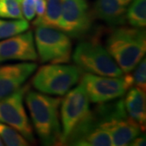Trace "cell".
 Listing matches in <instances>:
<instances>
[{
	"label": "cell",
	"instance_id": "2",
	"mask_svg": "<svg viewBox=\"0 0 146 146\" xmlns=\"http://www.w3.org/2000/svg\"><path fill=\"white\" fill-rule=\"evenodd\" d=\"M106 49L123 72H131L145 57V31L132 26L115 27L106 39Z\"/></svg>",
	"mask_w": 146,
	"mask_h": 146
},
{
	"label": "cell",
	"instance_id": "22",
	"mask_svg": "<svg viewBox=\"0 0 146 146\" xmlns=\"http://www.w3.org/2000/svg\"><path fill=\"white\" fill-rule=\"evenodd\" d=\"M119 1H120V3H121L123 5H124L125 7H127V6L129 5L133 0H119Z\"/></svg>",
	"mask_w": 146,
	"mask_h": 146
},
{
	"label": "cell",
	"instance_id": "5",
	"mask_svg": "<svg viewBox=\"0 0 146 146\" xmlns=\"http://www.w3.org/2000/svg\"><path fill=\"white\" fill-rule=\"evenodd\" d=\"M36 27L34 44L42 63H69L72 50L70 36L58 29L42 25Z\"/></svg>",
	"mask_w": 146,
	"mask_h": 146
},
{
	"label": "cell",
	"instance_id": "10",
	"mask_svg": "<svg viewBox=\"0 0 146 146\" xmlns=\"http://www.w3.org/2000/svg\"><path fill=\"white\" fill-rule=\"evenodd\" d=\"M36 59L37 54L31 31L0 41V63L7 61L33 62Z\"/></svg>",
	"mask_w": 146,
	"mask_h": 146
},
{
	"label": "cell",
	"instance_id": "18",
	"mask_svg": "<svg viewBox=\"0 0 146 146\" xmlns=\"http://www.w3.org/2000/svg\"><path fill=\"white\" fill-rule=\"evenodd\" d=\"M0 18L24 20L21 0H0Z\"/></svg>",
	"mask_w": 146,
	"mask_h": 146
},
{
	"label": "cell",
	"instance_id": "19",
	"mask_svg": "<svg viewBox=\"0 0 146 146\" xmlns=\"http://www.w3.org/2000/svg\"><path fill=\"white\" fill-rule=\"evenodd\" d=\"M134 72L131 74L133 80V85H136L143 90H146V59L143 58L139 63L133 69Z\"/></svg>",
	"mask_w": 146,
	"mask_h": 146
},
{
	"label": "cell",
	"instance_id": "6",
	"mask_svg": "<svg viewBox=\"0 0 146 146\" xmlns=\"http://www.w3.org/2000/svg\"><path fill=\"white\" fill-rule=\"evenodd\" d=\"M80 84L83 85L91 102L101 104L124 96L133 86V80L131 72L119 77L84 73L81 76Z\"/></svg>",
	"mask_w": 146,
	"mask_h": 146
},
{
	"label": "cell",
	"instance_id": "17",
	"mask_svg": "<svg viewBox=\"0 0 146 146\" xmlns=\"http://www.w3.org/2000/svg\"><path fill=\"white\" fill-rule=\"evenodd\" d=\"M0 138L6 145L26 146L29 145V141L17 131L10 126L0 122Z\"/></svg>",
	"mask_w": 146,
	"mask_h": 146
},
{
	"label": "cell",
	"instance_id": "11",
	"mask_svg": "<svg viewBox=\"0 0 146 146\" xmlns=\"http://www.w3.org/2000/svg\"><path fill=\"white\" fill-rule=\"evenodd\" d=\"M37 68L33 62H21L0 66V99L20 89Z\"/></svg>",
	"mask_w": 146,
	"mask_h": 146
},
{
	"label": "cell",
	"instance_id": "14",
	"mask_svg": "<svg viewBox=\"0 0 146 146\" xmlns=\"http://www.w3.org/2000/svg\"><path fill=\"white\" fill-rule=\"evenodd\" d=\"M64 0H46V8L44 16L33 23L34 26L50 27L58 29Z\"/></svg>",
	"mask_w": 146,
	"mask_h": 146
},
{
	"label": "cell",
	"instance_id": "9",
	"mask_svg": "<svg viewBox=\"0 0 146 146\" xmlns=\"http://www.w3.org/2000/svg\"><path fill=\"white\" fill-rule=\"evenodd\" d=\"M93 19L87 0H64L58 29L70 37L82 38L91 31Z\"/></svg>",
	"mask_w": 146,
	"mask_h": 146
},
{
	"label": "cell",
	"instance_id": "15",
	"mask_svg": "<svg viewBox=\"0 0 146 146\" xmlns=\"http://www.w3.org/2000/svg\"><path fill=\"white\" fill-rule=\"evenodd\" d=\"M128 6L126 14L128 24L135 28H145L146 0H133Z\"/></svg>",
	"mask_w": 146,
	"mask_h": 146
},
{
	"label": "cell",
	"instance_id": "7",
	"mask_svg": "<svg viewBox=\"0 0 146 146\" xmlns=\"http://www.w3.org/2000/svg\"><path fill=\"white\" fill-rule=\"evenodd\" d=\"M29 89V85H25L0 99V122L14 128L29 143H33V132L24 106V98Z\"/></svg>",
	"mask_w": 146,
	"mask_h": 146
},
{
	"label": "cell",
	"instance_id": "12",
	"mask_svg": "<svg viewBox=\"0 0 146 146\" xmlns=\"http://www.w3.org/2000/svg\"><path fill=\"white\" fill-rule=\"evenodd\" d=\"M127 7L119 0H96L93 9V17L104 21L109 26H121L125 25Z\"/></svg>",
	"mask_w": 146,
	"mask_h": 146
},
{
	"label": "cell",
	"instance_id": "8",
	"mask_svg": "<svg viewBox=\"0 0 146 146\" xmlns=\"http://www.w3.org/2000/svg\"><path fill=\"white\" fill-rule=\"evenodd\" d=\"M89 96L82 84L69 90L61 101L62 136L61 145H64L75 127L90 112Z\"/></svg>",
	"mask_w": 146,
	"mask_h": 146
},
{
	"label": "cell",
	"instance_id": "4",
	"mask_svg": "<svg viewBox=\"0 0 146 146\" xmlns=\"http://www.w3.org/2000/svg\"><path fill=\"white\" fill-rule=\"evenodd\" d=\"M72 58L80 71L85 73L112 77L124 75L106 49L97 39L79 43L73 52Z\"/></svg>",
	"mask_w": 146,
	"mask_h": 146
},
{
	"label": "cell",
	"instance_id": "3",
	"mask_svg": "<svg viewBox=\"0 0 146 146\" xmlns=\"http://www.w3.org/2000/svg\"><path fill=\"white\" fill-rule=\"evenodd\" d=\"M81 71L77 66L65 63H50L40 67L32 84L42 94L64 96L78 83Z\"/></svg>",
	"mask_w": 146,
	"mask_h": 146
},
{
	"label": "cell",
	"instance_id": "16",
	"mask_svg": "<svg viewBox=\"0 0 146 146\" xmlns=\"http://www.w3.org/2000/svg\"><path fill=\"white\" fill-rule=\"evenodd\" d=\"M29 29V23L24 20H2L0 19V40L26 32Z\"/></svg>",
	"mask_w": 146,
	"mask_h": 146
},
{
	"label": "cell",
	"instance_id": "1",
	"mask_svg": "<svg viewBox=\"0 0 146 146\" xmlns=\"http://www.w3.org/2000/svg\"><path fill=\"white\" fill-rule=\"evenodd\" d=\"M25 97L33 125L42 145H61L59 106L62 99L29 89Z\"/></svg>",
	"mask_w": 146,
	"mask_h": 146
},
{
	"label": "cell",
	"instance_id": "13",
	"mask_svg": "<svg viewBox=\"0 0 146 146\" xmlns=\"http://www.w3.org/2000/svg\"><path fill=\"white\" fill-rule=\"evenodd\" d=\"M123 102L127 115L141 127V130H145V91L138 87H131L127 90Z\"/></svg>",
	"mask_w": 146,
	"mask_h": 146
},
{
	"label": "cell",
	"instance_id": "20",
	"mask_svg": "<svg viewBox=\"0 0 146 146\" xmlns=\"http://www.w3.org/2000/svg\"><path fill=\"white\" fill-rule=\"evenodd\" d=\"M39 0H21V10L25 19L28 21L36 16V4Z\"/></svg>",
	"mask_w": 146,
	"mask_h": 146
},
{
	"label": "cell",
	"instance_id": "21",
	"mask_svg": "<svg viewBox=\"0 0 146 146\" xmlns=\"http://www.w3.org/2000/svg\"><path fill=\"white\" fill-rule=\"evenodd\" d=\"M131 146H141L145 145V136H142V135H139L137 136L136 138H134L132 141H131L129 144Z\"/></svg>",
	"mask_w": 146,
	"mask_h": 146
}]
</instances>
